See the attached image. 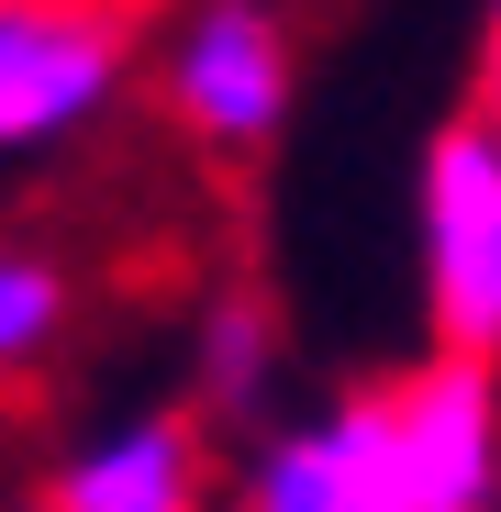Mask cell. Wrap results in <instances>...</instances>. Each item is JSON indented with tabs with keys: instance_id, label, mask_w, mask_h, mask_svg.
Segmentation results:
<instances>
[{
	"instance_id": "6da1fadb",
	"label": "cell",
	"mask_w": 501,
	"mask_h": 512,
	"mask_svg": "<svg viewBox=\"0 0 501 512\" xmlns=\"http://www.w3.org/2000/svg\"><path fill=\"white\" fill-rule=\"evenodd\" d=\"M412 279L435 357L501 368V134L479 112H457L412 167Z\"/></svg>"
},
{
	"instance_id": "7a4b0ae2",
	"label": "cell",
	"mask_w": 501,
	"mask_h": 512,
	"mask_svg": "<svg viewBox=\"0 0 501 512\" xmlns=\"http://www.w3.org/2000/svg\"><path fill=\"white\" fill-rule=\"evenodd\" d=\"M156 90H167V112H179V134H201L212 156H257V145L290 123V101H301L290 23L257 12V0H212V12L167 23Z\"/></svg>"
},
{
	"instance_id": "3957f363",
	"label": "cell",
	"mask_w": 501,
	"mask_h": 512,
	"mask_svg": "<svg viewBox=\"0 0 501 512\" xmlns=\"http://www.w3.org/2000/svg\"><path fill=\"white\" fill-rule=\"evenodd\" d=\"M134 78V34L67 0H0V156H45L90 134Z\"/></svg>"
},
{
	"instance_id": "277c9868",
	"label": "cell",
	"mask_w": 501,
	"mask_h": 512,
	"mask_svg": "<svg viewBox=\"0 0 501 512\" xmlns=\"http://www.w3.org/2000/svg\"><path fill=\"white\" fill-rule=\"evenodd\" d=\"M223 512H412L390 457V390H346L301 423H268Z\"/></svg>"
},
{
	"instance_id": "5b68a950",
	"label": "cell",
	"mask_w": 501,
	"mask_h": 512,
	"mask_svg": "<svg viewBox=\"0 0 501 512\" xmlns=\"http://www.w3.org/2000/svg\"><path fill=\"white\" fill-rule=\"evenodd\" d=\"M390 457L412 512H501V368L424 357L390 379Z\"/></svg>"
},
{
	"instance_id": "8992f818",
	"label": "cell",
	"mask_w": 501,
	"mask_h": 512,
	"mask_svg": "<svg viewBox=\"0 0 501 512\" xmlns=\"http://www.w3.org/2000/svg\"><path fill=\"white\" fill-rule=\"evenodd\" d=\"M212 501V468H201V435L179 412H123L101 423L90 446H67L45 512H201Z\"/></svg>"
},
{
	"instance_id": "52a82bcc",
	"label": "cell",
	"mask_w": 501,
	"mask_h": 512,
	"mask_svg": "<svg viewBox=\"0 0 501 512\" xmlns=\"http://www.w3.org/2000/svg\"><path fill=\"white\" fill-rule=\"evenodd\" d=\"M268 379H279V334H268V312H257V301H223V312L201 323V401H212V412H257Z\"/></svg>"
},
{
	"instance_id": "ba28073f",
	"label": "cell",
	"mask_w": 501,
	"mask_h": 512,
	"mask_svg": "<svg viewBox=\"0 0 501 512\" xmlns=\"http://www.w3.org/2000/svg\"><path fill=\"white\" fill-rule=\"evenodd\" d=\"M56 323H67V279H56V256L0 245V379H12L23 357H45Z\"/></svg>"
},
{
	"instance_id": "9c48e42d",
	"label": "cell",
	"mask_w": 501,
	"mask_h": 512,
	"mask_svg": "<svg viewBox=\"0 0 501 512\" xmlns=\"http://www.w3.org/2000/svg\"><path fill=\"white\" fill-rule=\"evenodd\" d=\"M479 123L501 134V12L479 23Z\"/></svg>"
}]
</instances>
